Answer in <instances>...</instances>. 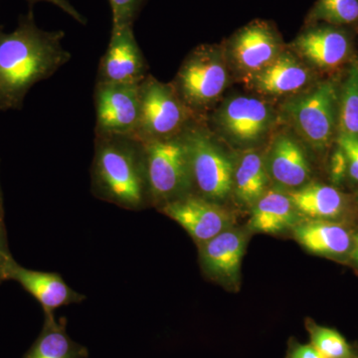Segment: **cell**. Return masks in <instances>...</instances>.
Listing matches in <instances>:
<instances>
[{
	"label": "cell",
	"mask_w": 358,
	"mask_h": 358,
	"mask_svg": "<svg viewBox=\"0 0 358 358\" xmlns=\"http://www.w3.org/2000/svg\"><path fill=\"white\" fill-rule=\"evenodd\" d=\"M329 176H331V182L336 186L341 185L348 176V160H346L345 152L338 145L331 155Z\"/></svg>",
	"instance_id": "28"
},
{
	"label": "cell",
	"mask_w": 358,
	"mask_h": 358,
	"mask_svg": "<svg viewBox=\"0 0 358 358\" xmlns=\"http://www.w3.org/2000/svg\"><path fill=\"white\" fill-rule=\"evenodd\" d=\"M282 52L279 37L265 22L242 28L230 45L233 65L246 78L267 67Z\"/></svg>",
	"instance_id": "12"
},
{
	"label": "cell",
	"mask_w": 358,
	"mask_h": 358,
	"mask_svg": "<svg viewBox=\"0 0 358 358\" xmlns=\"http://www.w3.org/2000/svg\"><path fill=\"white\" fill-rule=\"evenodd\" d=\"M353 240H355V247H353V250H358V233H355V234L353 235Z\"/></svg>",
	"instance_id": "32"
},
{
	"label": "cell",
	"mask_w": 358,
	"mask_h": 358,
	"mask_svg": "<svg viewBox=\"0 0 358 358\" xmlns=\"http://www.w3.org/2000/svg\"><path fill=\"white\" fill-rule=\"evenodd\" d=\"M338 107L339 134L358 136V60L350 67Z\"/></svg>",
	"instance_id": "23"
},
{
	"label": "cell",
	"mask_w": 358,
	"mask_h": 358,
	"mask_svg": "<svg viewBox=\"0 0 358 358\" xmlns=\"http://www.w3.org/2000/svg\"><path fill=\"white\" fill-rule=\"evenodd\" d=\"M313 16L333 24H350L358 20V0H317Z\"/></svg>",
	"instance_id": "25"
},
{
	"label": "cell",
	"mask_w": 358,
	"mask_h": 358,
	"mask_svg": "<svg viewBox=\"0 0 358 358\" xmlns=\"http://www.w3.org/2000/svg\"><path fill=\"white\" fill-rule=\"evenodd\" d=\"M140 86L96 82V134L134 136L140 119Z\"/></svg>",
	"instance_id": "8"
},
{
	"label": "cell",
	"mask_w": 358,
	"mask_h": 358,
	"mask_svg": "<svg viewBox=\"0 0 358 358\" xmlns=\"http://www.w3.org/2000/svg\"><path fill=\"white\" fill-rule=\"evenodd\" d=\"M293 229L296 241L310 253L331 259L352 255L355 234L338 221L308 220Z\"/></svg>",
	"instance_id": "17"
},
{
	"label": "cell",
	"mask_w": 358,
	"mask_h": 358,
	"mask_svg": "<svg viewBox=\"0 0 358 358\" xmlns=\"http://www.w3.org/2000/svg\"><path fill=\"white\" fill-rule=\"evenodd\" d=\"M270 180L262 155L249 150L235 164L233 192L238 201L245 206L253 207L268 192Z\"/></svg>",
	"instance_id": "21"
},
{
	"label": "cell",
	"mask_w": 358,
	"mask_h": 358,
	"mask_svg": "<svg viewBox=\"0 0 358 358\" xmlns=\"http://www.w3.org/2000/svg\"><path fill=\"white\" fill-rule=\"evenodd\" d=\"M287 358H324L315 346L294 343L289 348Z\"/></svg>",
	"instance_id": "30"
},
{
	"label": "cell",
	"mask_w": 358,
	"mask_h": 358,
	"mask_svg": "<svg viewBox=\"0 0 358 358\" xmlns=\"http://www.w3.org/2000/svg\"></svg>",
	"instance_id": "37"
},
{
	"label": "cell",
	"mask_w": 358,
	"mask_h": 358,
	"mask_svg": "<svg viewBox=\"0 0 358 358\" xmlns=\"http://www.w3.org/2000/svg\"><path fill=\"white\" fill-rule=\"evenodd\" d=\"M91 178L96 199L128 210L152 202L143 145L134 136L96 134Z\"/></svg>",
	"instance_id": "2"
},
{
	"label": "cell",
	"mask_w": 358,
	"mask_h": 358,
	"mask_svg": "<svg viewBox=\"0 0 358 358\" xmlns=\"http://www.w3.org/2000/svg\"><path fill=\"white\" fill-rule=\"evenodd\" d=\"M193 186L200 196L222 202L233 192L235 164L212 138L197 126L185 131Z\"/></svg>",
	"instance_id": "6"
},
{
	"label": "cell",
	"mask_w": 358,
	"mask_h": 358,
	"mask_svg": "<svg viewBox=\"0 0 358 358\" xmlns=\"http://www.w3.org/2000/svg\"><path fill=\"white\" fill-rule=\"evenodd\" d=\"M257 93L271 96L294 95L312 81L310 69L291 52L282 51L267 67L246 78Z\"/></svg>",
	"instance_id": "15"
},
{
	"label": "cell",
	"mask_w": 358,
	"mask_h": 358,
	"mask_svg": "<svg viewBox=\"0 0 358 358\" xmlns=\"http://www.w3.org/2000/svg\"><path fill=\"white\" fill-rule=\"evenodd\" d=\"M145 56L134 35V25L112 26L107 51L101 59L100 83L140 84L148 76Z\"/></svg>",
	"instance_id": "11"
},
{
	"label": "cell",
	"mask_w": 358,
	"mask_h": 358,
	"mask_svg": "<svg viewBox=\"0 0 358 358\" xmlns=\"http://www.w3.org/2000/svg\"><path fill=\"white\" fill-rule=\"evenodd\" d=\"M247 237L238 229L223 231L217 236L199 245L200 262L207 275L228 285H237Z\"/></svg>",
	"instance_id": "14"
},
{
	"label": "cell",
	"mask_w": 358,
	"mask_h": 358,
	"mask_svg": "<svg viewBox=\"0 0 358 358\" xmlns=\"http://www.w3.org/2000/svg\"><path fill=\"white\" fill-rule=\"evenodd\" d=\"M141 143L152 203L162 207L192 193V176L185 133Z\"/></svg>",
	"instance_id": "3"
},
{
	"label": "cell",
	"mask_w": 358,
	"mask_h": 358,
	"mask_svg": "<svg viewBox=\"0 0 358 358\" xmlns=\"http://www.w3.org/2000/svg\"><path fill=\"white\" fill-rule=\"evenodd\" d=\"M296 211L288 193L270 189L252 207L250 229L264 234H279L299 222Z\"/></svg>",
	"instance_id": "20"
},
{
	"label": "cell",
	"mask_w": 358,
	"mask_h": 358,
	"mask_svg": "<svg viewBox=\"0 0 358 358\" xmlns=\"http://www.w3.org/2000/svg\"><path fill=\"white\" fill-rule=\"evenodd\" d=\"M274 122L272 108L254 96H237L226 101L215 115L216 126L239 147H252L267 136Z\"/></svg>",
	"instance_id": "9"
},
{
	"label": "cell",
	"mask_w": 358,
	"mask_h": 358,
	"mask_svg": "<svg viewBox=\"0 0 358 358\" xmlns=\"http://www.w3.org/2000/svg\"><path fill=\"white\" fill-rule=\"evenodd\" d=\"M288 194L299 214L308 220L338 221L348 208L345 195L336 186L310 182Z\"/></svg>",
	"instance_id": "19"
},
{
	"label": "cell",
	"mask_w": 358,
	"mask_h": 358,
	"mask_svg": "<svg viewBox=\"0 0 358 358\" xmlns=\"http://www.w3.org/2000/svg\"><path fill=\"white\" fill-rule=\"evenodd\" d=\"M8 280L17 282L38 301L45 317H54L57 308L86 300L84 294L71 288L58 273L29 270L20 266L14 259L7 268V281Z\"/></svg>",
	"instance_id": "13"
},
{
	"label": "cell",
	"mask_w": 358,
	"mask_h": 358,
	"mask_svg": "<svg viewBox=\"0 0 358 358\" xmlns=\"http://www.w3.org/2000/svg\"><path fill=\"white\" fill-rule=\"evenodd\" d=\"M160 211L178 223L200 245L232 227V215L217 202L188 193L169 203Z\"/></svg>",
	"instance_id": "10"
},
{
	"label": "cell",
	"mask_w": 358,
	"mask_h": 358,
	"mask_svg": "<svg viewBox=\"0 0 358 358\" xmlns=\"http://www.w3.org/2000/svg\"><path fill=\"white\" fill-rule=\"evenodd\" d=\"M338 145L348 160V178L358 185V136L338 134Z\"/></svg>",
	"instance_id": "27"
},
{
	"label": "cell",
	"mask_w": 358,
	"mask_h": 358,
	"mask_svg": "<svg viewBox=\"0 0 358 358\" xmlns=\"http://www.w3.org/2000/svg\"><path fill=\"white\" fill-rule=\"evenodd\" d=\"M268 178L282 188L294 190L307 185L310 166L298 141L288 134L275 136L265 159Z\"/></svg>",
	"instance_id": "16"
},
{
	"label": "cell",
	"mask_w": 358,
	"mask_h": 358,
	"mask_svg": "<svg viewBox=\"0 0 358 358\" xmlns=\"http://www.w3.org/2000/svg\"><path fill=\"white\" fill-rule=\"evenodd\" d=\"M355 353H357V357L358 358V350H357V352H355Z\"/></svg>",
	"instance_id": "36"
},
{
	"label": "cell",
	"mask_w": 358,
	"mask_h": 358,
	"mask_svg": "<svg viewBox=\"0 0 358 358\" xmlns=\"http://www.w3.org/2000/svg\"><path fill=\"white\" fill-rule=\"evenodd\" d=\"M308 331L310 333V345L315 346L324 358L357 357L355 350L336 329L310 322Z\"/></svg>",
	"instance_id": "24"
},
{
	"label": "cell",
	"mask_w": 358,
	"mask_h": 358,
	"mask_svg": "<svg viewBox=\"0 0 358 358\" xmlns=\"http://www.w3.org/2000/svg\"><path fill=\"white\" fill-rule=\"evenodd\" d=\"M0 202H2L1 188H0Z\"/></svg>",
	"instance_id": "34"
},
{
	"label": "cell",
	"mask_w": 358,
	"mask_h": 358,
	"mask_svg": "<svg viewBox=\"0 0 358 358\" xmlns=\"http://www.w3.org/2000/svg\"><path fill=\"white\" fill-rule=\"evenodd\" d=\"M64 36L61 30L39 28L31 10L21 16L13 31L0 27V110L22 109L30 89L70 60Z\"/></svg>",
	"instance_id": "1"
},
{
	"label": "cell",
	"mask_w": 358,
	"mask_h": 358,
	"mask_svg": "<svg viewBox=\"0 0 358 358\" xmlns=\"http://www.w3.org/2000/svg\"><path fill=\"white\" fill-rule=\"evenodd\" d=\"M294 49L310 65L322 70L336 69L350 53V42L345 33L331 27H317L301 33Z\"/></svg>",
	"instance_id": "18"
},
{
	"label": "cell",
	"mask_w": 358,
	"mask_h": 358,
	"mask_svg": "<svg viewBox=\"0 0 358 358\" xmlns=\"http://www.w3.org/2000/svg\"><path fill=\"white\" fill-rule=\"evenodd\" d=\"M357 205H358V193H357Z\"/></svg>",
	"instance_id": "35"
},
{
	"label": "cell",
	"mask_w": 358,
	"mask_h": 358,
	"mask_svg": "<svg viewBox=\"0 0 358 358\" xmlns=\"http://www.w3.org/2000/svg\"><path fill=\"white\" fill-rule=\"evenodd\" d=\"M145 0H109L112 26L134 25Z\"/></svg>",
	"instance_id": "26"
},
{
	"label": "cell",
	"mask_w": 358,
	"mask_h": 358,
	"mask_svg": "<svg viewBox=\"0 0 358 358\" xmlns=\"http://www.w3.org/2000/svg\"><path fill=\"white\" fill-rule=\"evenodd\" d=\"M192 115L173 84L148 75L140 86V119L134 138L145 141L179 136L189 128Z\"/></svg>",
	"instance_id": "4"
},
{
	"label": "cell",
	"mask_w": 358,
	"mask_h": 358,
	"mask_svg": "<svg viewBox=\"0 0 358 358\" xmlns=\"http://www.w3.org/2000/svg\"><path fill=\"white\" fill-rule=\"evenodd\" d=\"M228 79L222 52L204 45L186 58L173 86L186 107L194 113L215 103L225 91Z\"/></svg>",
	"instance_id": "5"
},
{
	"label": "cell",
	"mask_w": 358,
	"mask_h": 358,
	"mask_svg": "<svg viewBox=\"0 0 358 358\" xmlns=\"http://www.w3.org/2000/svg\"><path fill=\"white\" fill-rule=\"evenodd\" d=\"M13 260L7 243L6 224L3 220V213H0V284L7 281V268Z\"/></svg>",
	"instance_id": "29"
},
{
	"label": "cell",
	"mask_w": 358,
	"mask_h": 358,
	"mask_svg": "<svg viewBox=\"0 0 358 358\" xmlns=\"http://www.w3.org/2000/svg\"><path fill=\"white\" fill-rule=\"evenodd\" d=\"M28 1L31 2V3L39 1L49 2V3H52L53 6L60 8L61 10L64 11L65 13H67L68 15L71 16L73 20H76L77 22L81 23V24H86V18L67 0H28Z\"/></svg>",
	"instance_id": "31"
},
{
	"label": "cell",
	"mask_w": 358,
	"mask_h": 358,
	"mask_svg": "<svg viewBox=\"0 0 358 358\" xmlns=\"http://www.w3.org/2000/svg\"><path fill=\"white\" fill-rule=\"evenodd\" d=\"M67 320L45 317L44 327L38 338L24 358H87L88 348L68 336Z\"/></svg>",
	"instance_id": "22"
},
{
	"label": "cell",
	"mask_w": 358,
	"mask_h": 358,
	"mask_svg": "<svg viewBox=\"0 0 358 358\" xmlns=\"http://www.w3.org/2000/svg\"><path fill=\"white\" fill-rule=\"evenodd\" d=\"M0 213H3V205H2V202H0Z\"/></svg>",
	"instance_id": "33"
},
{
	"label": "cell",
	"mask_w": 358,
	"mask_h": 358,
	"mask_svg": "<svg viewBox=\"0 0 358 358\" xmlns=\"http://www.w3.org/2000/svg\"><path fill=\"white\" fill-rule=\"evenodd\" d=\"M338 92L333 81L322 82L286 103L285 113L303 140L322 150L333 140Z\"/></svg>",
	"instance_id": "7"
}]
</instances>
